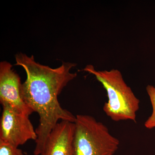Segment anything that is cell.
Returning <instances> with one entry per match:
<instances>
[{
	"instance_id": "2",
	"label": "cell",
	"mask_w": 155,
	"mask_h": 155,
	"mask_svg": "<svg viewBox=\"0 0 155 155\" xmlns=\"http://www.w3.org/2000/svg\"><path fill=\"white\" fill-rule=\"evenodd\" d=\"M84 71L94 75L107 91L108 100L104 104L103 110L107 116L115 122L131 120L136 122L140 101L125 83L120 71L97 70L91 65H87Z\"/></svg>"
},
{
	"instance_id": "1",
	"label": "cell",
	"mask_w": 155,
	"mask_h": 155,
	"mask_svg": "<svg viewBox=\"0 0 155 155\" xmlns=\"http://www.w3.org/2000/svg\"><path fill=\"white\" fill-rule=\"evenodd\" d=\"M16 65L22 67L26 79L21 87L22 99L29 108L38 114L39 122L36 128L37 138L34 155H41L52 130L59 120L75 122L76 116L61 107L58 96L62 90L77 76L70 70L74 63H63L53 69L36 62L33 55L20 53L15 56Z\"/></svg>"
},
{
	"instance_id": "6",
	"label": "cell",
	"mask_w": 155,
	"mask_h": 155,
	"mask_svg": "<svg viewBox=\"0 0 155 155\" xmlns=\"http://www.w3.org/2000/svg\"><path fill=\"white\" fill-rule=\"evenodd\" d=\"M75 131V122H58L50 133L41 155H73Z\"/></svg>"
},
{
	"instance_id": "3",
	"label": "cell",
	"mask_w": 155,
	"mask_h": 155,
	"mask_svg": "<svg viewBox=\"0 0 155 155\" xmlns=\"http://www.w3.org/2000/svg\"><path fill=\"white\" fill-rule=\"evenodd\" d=\"M73 155H114L119 140L108 127L93 116H76Z\"/></svg>"
},
{
	"instance_id": "4",
	"label": "cell",
	"mask_w": 155,
	"mask_h": 155,
	"mask_svg": "<svg viewBox=\"0 0 155 155\" xmlns=\"http://www.w3.org/2000/svg\"><path fill=\"white\" fill-rule=\"evenodd\" d=\"M0 122V140L15 146L25 144L29 140H36V130L29 116L21 114L8 105H3Z\"/></svg>"
},
{
	"instance_id": "7",
	"label": "cell",
	"mask_w": 155,
	"mask_h": 155,
	"mask_svg": "<svg viewBox=\"0 0 155 155\" xmlns=\"http://www.w3.org/2000/svg\"><path fill=\"white\" fill-rule=\"evenodd\" d=\"M146 90L152 106L153 112L145 122L144 126L150 129L155 127V86L148 85L147 87Z\"/></svg>"
},
{
	"instance_id": "5",
	"label": "cell",
	"mask_w": 155,
	"mask_h": 155,
	"mask_svg": "<svg viewBox=\"0 0 155 155\" xmlns=\"http://www.w3.org/2000/svg\"><path fill=\"white\" fill-rule=\"evenodd\" d=\"M20 78L7 61L0 63V102L8 105L15 110L29 116L34 111L22 99Z\"/></svg>"
},
{
	"instance_id": "8",
	"label": "cell",
	"mask_w": 155,
	"mask_h": 155,
	"mask_svg": "<svg viewBox=\"0 0 155 155\" xmlns=\"http://www.w3.org/2000/svg\"><path fill=\"white\" fill-rule=\"evenodd\" d=\"M0 155H25L23 151L7 142L0 140Z\"/></svg>"
}]
</instances>
